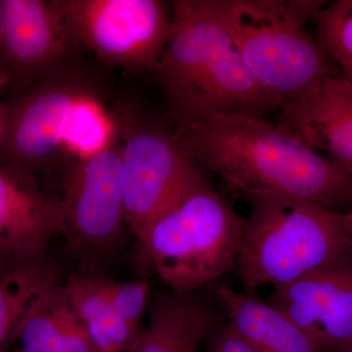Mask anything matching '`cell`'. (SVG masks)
Instances as JSON below:
<instances>
[{
	"label": "cell",
	"instance_id": "obj_24",
	"mask_svg": "<svg viewBox=\"0 0 352 352\" xmlns=\"http://www.w3.org/2000/svg\"><path fill=\"white\" fill-rule=\"evenodd\" d=\"M344 221H346V224L347 228L352 232V208L349 212H344Z\"/></svg>",
	"mask_w": 352,
	"mask_h": 352
},
{
	"label": "cell",
	"instance_id": "obj_14",
	"mask_svg": "<svg viewBox=\"0 0 352 352\" xmlns=\"http://www.w3.org/2000/svg\"><path fill=\"white\" fill-rule=\"evenodd\" d=\"M215 324L214 303L200 289L160 293L149 325L127 352H198Z\"/></svg>",
	"mask_w": 352,
	"mask_h": 352
},
{
	"label": "cell",
	"instance_id": "obj_26",
	"mask_svg": "<svg viewBox=\"0 0 352 352\" xmlns=\"http://www.w3.org/2000/svg\"><path fill=\"white\" fill-rule=\"evenodd\" d=\"M333 352H352V344H349V346L346 347H344V349H339V351Z\"/></svg>",
	"mask_w": 352,
	"mask_h": 352
},
{
	"label": "cell",
	"instance_id": "obj_15",
	"mask_svg": "<svg viewBox=\"0 0 352 352\" xmlns=\"http://www.w3.org/2000/svg\"><path fill=\"white\" fill-rule=\"evenodd\" d=\"M214 292L226 311L227 323L261 352H321L302 329L270 303L224 286Z\"/></svg>",
	"mask_w": 352,
	"mask_h": 352
},
{
	"label": "cell",
	"instance_id": "obj_8",
	"mask_svg": "<svg viewBox=\"0 0 352 352\" xmlns=\"http://www.w3.org/2000/svg\"><path fill=\"white\" fill-rule=\"evenodd\" d=\"M97 94L94 80L78 66L16 89L8 107L0 164L29 173L63 149L67 124L78 102Z\"/></svg>",
	"mask_w": 352,
	"mask_h": 352
},
{
	"label": "cell",
	"instance_id": "obj_7",
	"mask_svg": "<svg viewBox=\"0 0 352 352\" xmlns=\"http://www.w3.org/2000/svg\"><path fill=\"white\" fill-rule=\"evenodd\" d=\"M120 146L122 188L126 226L138 238L157 217L204 182L173 132L131 118L115 119Z\"/></svg>",
	"mask_w": 352,
	"mask_h": 352
},
{
	"label": "cell",
	"instance_id": "obj_1",
	"mask_svg": "<svg viewBox=\"0 0 352 352\" xmlns=\"http://www.w3.org/2000/svg\"><path fill=\"white\" fill-rule=\"evenodd\" d=\"M182 152L250 198L280 196L332 208L352 204V176L259 118L217 113L175 126Z\"/></svg>",
	"mask_w": 352,
	"mask_h": 352
},
{
	"label": "cell",
	"instance_id": "obj_6",
	"mask_svg": "<svg viewBox=\"0 0 352 352\" xmlns=\"http://www.w3.org/2000/svg\"><path fill=\"white\" fill-rule=\"evenodd\" d=\"M72 36L108 66L156 69L171 34L160 0H56Z\"/></svg>",
	"mask_w": 352,
	"mask_h": 352
},
{
	"label": "cell",
	"instance_id": "obj_28",
	"mask_svg": "<svg viewBox=\"0 0 352 352\" xmlns=\"http://www.w3.org/2000/svg\"><path fill=\"white\" fill-rule=\"evenodd\" d=\"M6 352H23L22 351H20V349H16V351H6Z\"/></svg>",
	"mask_w": 352,
	"mask_h": 352
},
{
	"label": "cell",
	"instance_id": "obj_27",
	"mask_svg": "<svg viewBox=\"0 0 352 352\" xmlns=\"http://www.w3.org/2000/svg\"><path fill=\"white\" fill-rule=\"evenodd\" d=\"M344 78H347L349 82H352V71L349 72V73H347L346 75H344Z\"/></svg>",
	"mask_w": 352,
	"mask_h": 352
},
{
	"label": "cell",
	"instance_id": "obj_5",
	"mask_svg": "<svg viewBox=\"0 0 352 352\" xmlns=\"http://www.w3.org/2000/svg\"><path fill=\"white\" fill-rule=\"evenodd\" d=\"M244 219L204 180L138 238L175 291H196L236 267Z\"/></svg>",
	"mask_w": 352,
	"mask_h": 352
},
{
	"label": "cell",
	"instance_id": "obj_17",
	"mask_svg": "<svg viewBox=\"0 0 352 352\" xmlns=\"http://www.w3.org/2000/svg\"><path fill=\"white\" fill-rule=\"evenodd\" d=\"M65 288L96 352H127L138 344L145 329L134 327L118 314L105 279L76 276Z\"/></svg>",
	"mask_w": 352,
	"mask_h": 352
},
{
	"label": "cell",
	"instance_id": "obj_9",
	"mask_svg": "<svg viewBox=\"0 0 352 352\" xmlns=\"http://www.w3.org/2000/svg\"><path fill=\"white\" fill-rule=\"evenodd\" d=\"M80 48L56 0H0V66L14 90L75 67Z\"/></svg>",
	"mask_w": 352,
	"mask_h": 352
},
{
	"label": "cell",
	"instance_id": "obj_2",
	"mask_svg": "<svg viewBox=\"0 0 352 352\" xmlns=\"http://www.w3.org/2000/svg\"><path fill=\"white\" fill-rule=\"evenodd\" d=\"M153 73L170 101L175 126L217 113L263 119L277 109L207 0L173 2L170 41Z\"/></svg>",
	"mask_w": 352,
	"mask_h": 352
},
{
	"label": "cell",
	"instance_id": "obj_12",
	"mask_svg": "<svg viewBox=\"0 0 352 352\" xmlns=\"http://www.w3.org/2000/svg\"><path fill=\"white\" fill-rule=\"evenodd\" d=\"M276 126L352 176V82L344 76L280 109Z\"/></svg>",
	"mask_w": 352,
	"mask_h": 352
},
{
	"label": "cell",
	"instance_id": "obj_22",
	"mask_svg": "<svg viewBox=\"0 0 352 352\" xmlns=\"http://www.w3.org/2000/svg\"><path fill=\"white\" fill-rule=\"evenodd\" d=\"M205 344L207 352H261L238 335L228 323L215 324Z\"/></svg>",
	"mask_w": 352,
	"mask_h": 352
},
{
	"label": "cell",
	"instance_id": "obj_23",
	"mask_svg": "<svg viewBox=\"0 0 352 352\" xmlns=\"http://www.w3.org/2000/svg\"><path fill=\"white\" fill-rule=\"evenodd\" d=\"M9 83H10V80H9L8 76L0 66V94L9 87ZM7 122H8V107H7L6 103L0 102V144L6 135Z\"/></svg>",
	"mask_w": 352,
	"mask_h": 352
},
{
	"label": "cell",
	"instance_id": "obj_4",
	"mask_svg": "<svg viewBox=\"0 0 352 352\" xmlns=\"http://www.w3.org/2000/svg\"><path fill=\"white\" fill-rule=\"evenodd\" d=\"M251 201L236 264L247 288L292 283L352 250V232L342 212L288 197Z\"/></svg>",
	"mask_w": 352,
	"mask_h": 352
},
{
	"label": "cell",
	"instance_id": "obj_21",
	"mask_svg": "<svg viewBox=\"0 0 352 352\" xmlns=\"http://www.w3.org/2000/svg\"><path fill=\"white\" fill-rule=\"evenodd\" d=\"M106 291L113 307L122 318L134 327H142L149 285L143 281L120 283L105 279Z\"/></svg>",
	"mask_w": 352,
	"mask_h": 352
},
{
	"label": "cell",
	"instance_id": "obj_16",
	"mask_svg": "<svg viewBox=\"0 0 352 352\" xmlns=\"http://www.w3.org/2000/svg\"><path fill=\"white\" fill-rule=\"evenodd\" d=\"M23 352H96L65 285L53 287L30 307L14 333Z\"/></svg>",
	"mask_w": 352,
	"mask_h": 352
},
{
	"label": "cell",
	"instance_id": "obj_3",
	"mask_svg": "<svg viewBox=\"0 0 352 352\" xmlns=\"http://www.w3.org/2000/svg\"><path fill=\"white\" fill-rule=\"evenodd\" d=\"M322 0H207L256 82L277 109L344 76L305 30Z\"/></svg>",
	"mask_w": 352,
	"mask_h": 352
},
{
	"label": "cell",
	"instance_id": "obj_11",
	"mask_svg": "<svg viewBox=\"0 0 352 352\" xmlns=\"http://www.w3.org/2000/svg\"><path fill=\"white\" fill-rule=\"evenodd\" d=\"M267 302L302 329L321 352L352 344V250L325 267L275 287Z\"/></svg>",
	"mask_w": 352,
	"mask_h": 352
},
{
	"label": "cell",
	"instance_id": "obj_13",
	"mask_svg": "<svg viewBox=\"0 0 352 352\" xmlns=\"http://www.w3.org/2000/svg\"><path fill=\"white\" fill-rule=\"evenodd\" d=\"M62 229L59 201L41 194L34 173L0 164V256L43 259L48 243Z\"/></svg>",
	"mask_w": 352,
	"mask_h": 352
},
{
	"label": "cell",
	"instance_id": "obj_10",
	"mask_svg": "<svg viewBox=\"0 0 352 352\" xmlns=\"http://www.w3.org/2000/svg\"><path fill=\"white\" fill-rule=\"evenodd\" d=\"M118 138L119 132L103 149L78 157L67 176L63 200L58 201L63 215L62 233L75 244L103 247L117 238L126 223Z\"/></svg>",
	"mask_w": 352,
	"mask_h": 352
},
{
	"label": "cell",
	"instance_id": "obj_25",
	"mask_svg": "<svg viewBox=\"0 0 352 352\" xmlns=\"http://www.w3.org/2000/svg\"><path fill=\"white\" fill-rule=\"evenodd\" d=\"M14 259L6 258V256H0V270L1 268H3L4 266H6L7 264L9 263H11V261H13Z\"/></svg>",
	"mask_w": 352,
	"mask_h": 352
},
{
	"label": "cell",
	"instance_id": "obj_18",
	"mask_svg": "<svg viewBox=\"0 0 352 352\" xmlns=\"http://www.w3.org/2000/svg\"><path fill=\"white\" fill-rule=\"evenodd\" d=\"M57 285L54 273L43 259L13 261L0 270V352L7 351L30 307Z\"/></svg>",
	"mask_w": 352,
	"mask_h": 352
},
{
	"label": "cell",
	"instance_id": "obj_20",
	"mask_svg": "<svg viewBox=\"0 0 352 352\" xmlns=\"http://www.w3.org/2000/svg\"><path fill=\"white\" fill-rule=\"evenodd\" d=\"M311 20L317 43L346 75L352 71V0L327 1Z\"/></svg>",
	"mask_w": 352,
	"mask_h": 352
},
{
	"label": "cell",
	"instance_id": "obj_19",
	"mask_svg": "<svg viewBox=\"0 0 352 352\" xmlns=\"http://www.w3.org/2000/svg\"><path fill=\"white\" fill-rule=\"evenodd\" d=\"M115 119L102 107L98 94L78 102L72 111L63 149L73 153L76 159L89 156L103 149L117 136Z\"/></svg>",
	"mask_w": 352,
	"mask_h": 352
}]
</instances>
